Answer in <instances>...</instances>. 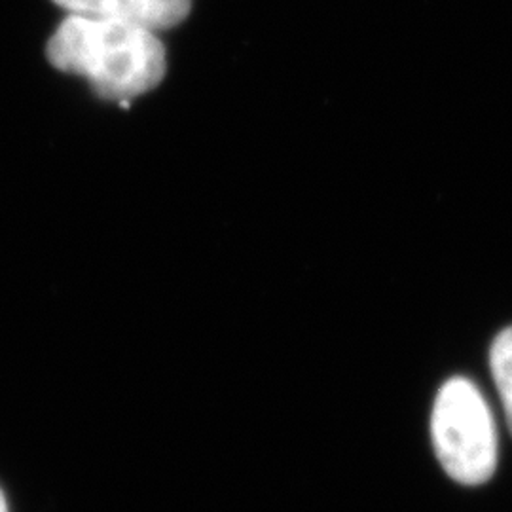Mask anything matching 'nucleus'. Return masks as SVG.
I'll list each match as a JSON object with an SVG mask.
<instances>
[{
    "label": "nucleus",
    "instance_id": "obj_1",
    "mask_svg": "<svg viewBox=\"0 0 512 512\" xmlns=\"http://www.w3.org/2000/svg\"><path fill=\"white\" fill-rule=\"evenodd\" d=\"M55 69L86 78L93 90L128 109L165 76V48L154 31L110 19L69 16L46 46Z\"/></svg>",
    "mask_w": 512,
    "mask_h": 512
},
{
    "label": "nucleus",
    "instance_id": "obj_2",
    "mask_svg": "<svg viewBox=\"0 0 512 512\" xmlns=\"http://www.w3.org/2000/svg\"><path fill=\"white\" fill-rule=\"evenodd\" d=\"M444 471L467 486L488 482L497 467L492 410L471 380L452 378L440 387L431 420Z\"/></svg>",
    "mask_w": 512,
    "mask_h": 512
},
{
    "label": "nucleus",
    "instance_id": "obj_3",
    "mask_svg": "<svg viewBox=\"0 0 512 512\" xmlns=\"http://www.w3.org/2000/svg\"><path fill=\"white\" fill-rule=\"evenodd\" d=\"M80 18L110 19L139 25L150 31L177 27L190 14V0H54Z\"/></svg>",
    "mask_w": 512,
    "mask_h": 512
},
{
    "label": "nucleus",
    "instance_id": "obj_4",
    "mask_svg": "<svg viewBox=\"0 0 512 512\" xmlns=\"http://www.w3.org/2000/svg\"><path fill=\"white\" fill-rule=\"evenodd\" d=\"M490 366L512 433V327L497 334L490 349Z\"/></svg>",
    "mask_w": 512,
    "mask_h": 512
},
{
    "label": "nucleus",
    "instance_id": "obj_5",
    "mask_svg": "<svg viewBox=\"0 0 512 512\" xmlns=\"http://www.w3.org/2000/svg\"><path fill=\"white\" fill-rule=\"evenodd\" d=\"M0 512H8V505H6V499L2 492H0Z\"/></svg>",
    "mask_w": 512,
    "mask_h": 512
}]
</instances>
